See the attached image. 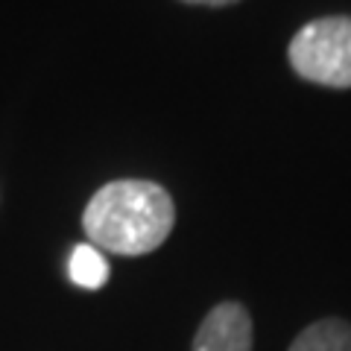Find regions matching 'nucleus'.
Instances as JSON below:
<instances>
[{"label": "nucleus", "mask_w": 351, "mask_h": 351, "mask_svg": "<svg viewBox=\"0 0 351 351\" xmlns=\"http://www.w3.org/2000/svg\"><path fill=\"white\" fill-rule=\"evenodd\" d=\"M173 223L176 205L170 193L147 179L103 184L82 214V228L91 246L126 258L156 252L170 237Z\"/></svg>", "instance_id": "f257e3e1"}, {"label": "nucleus", "mask_w": 351, "mask_h": 351, "mask_svg": "<svg viewBox=\"0 0 351 351\" xmlns=\"http://www.w3.org/2000/svg\"><path fill=\"white\" fill-rule=\"evenodd\" d=\"M290 64L302 80L325 88H351V18L328 15L304 24L290 41Z\"/></svg>", "instance_id": "f03ea898"}, {"label": "nucleus", "mask_w": 351, "mask_h": 351, "mask_svg": "<svg viewBox=\"0 0 351 351\" xmlns=\"http://www.w3.org/2000/svg\"><path fill=\"white\" fill-rule=\"evenodd\" d=\"M255 328L252 316L240 302H223L208 311L191 351H252Z\"/></svg>", "instance_id": "7ed1b4c3"}, {"label": "nucleus", "mask_w": 351, "mask_h": 351, "mask_svg": "<svg viewBox=\"0 0 351 351\" xmlns=\"http://www.w3.org/2000/svg\"><path fill=\"white\" fill-rule=\"evenodd\" d=\"M287 351H351V322L328 316V319L307 325Z\"/></svg>", "instance_id": "20e7f679"}, {"label": "nucleus", "mask_w": 351, "mask_h": 351, "mask_svg": "<svg viewBox=\"0 0 351 351\" xmlns=\"http://www.w3.org/2000/svg\"><path fill=\"white\" fill-rule=\"evenodd\" d=\"M68 276L76 287L82 290H100L108 281V263L103 258V252L91 243H80L71 252L68 261Z\"/></svg>", "instance_id": "39448f33"}, {"label": "nucleus", "mask_w": 351, "mask_h": 351, "mask_svg": "<svg viewBox=\"0 0 351 351\" xmlns=\"http://www.w3.org/2000/svg\"><path fill=\"white\" fill-rule=\"evenodd\" d=\"M182 3H191V6H232L237 0H182Z\"/></svg>", "instance_id": "423d86ee"}]
</instances>
